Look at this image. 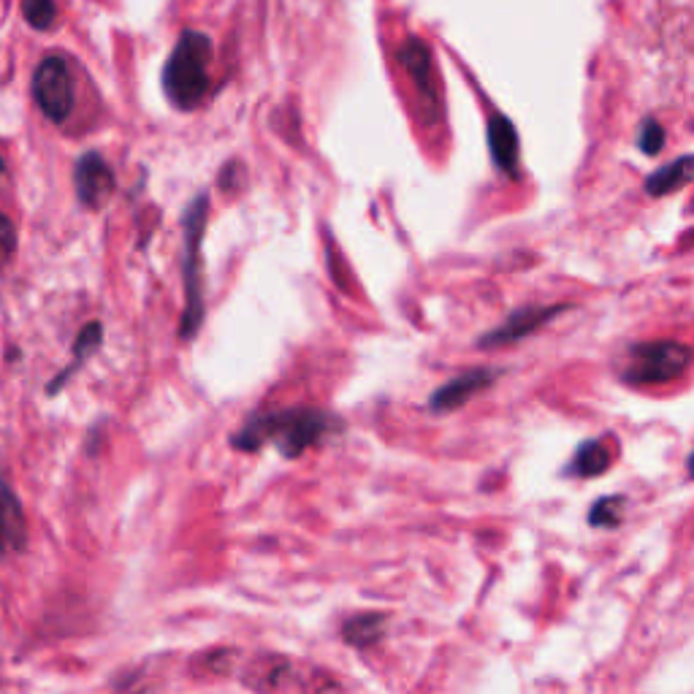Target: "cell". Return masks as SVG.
<instances>
[{
	"mask_svg": "<svg viewBox=\"0 0 694 694\" xmlns=\"http://www.w3.org/2000/svg\"><path fill=\"white\" fill-rule=\"evenodd\" d=\"M339 426L329 413L315 407H288V410H258L239 426L231 445L244 453L261 451L263 445H274L285 459H296L312 445H318L331 429Z\"/></svg>",
	"mask_w": 694,
	"mask_h": 694,
	"instance_id": "6da1fadb",
	"label": "cell"
},
{
	"mask_svg": "<svg viewBox=\"0 0 694 694\" xmlns=\"http://www.w3.org/2000/svg\"><path fill=\"white\" fill-rule=\"evenodd\" d=\"M209 60L212 41L204 33L185 30L163 66V90L179 112H190L204 101L209 90Z\"/></svg>",
	"mask_w": 694,
	"mask_h": 694,
	"instance_id": "7a4b0ae2",
	"label": "cell"
},
{
	"mask_svg": "<svg viewBox=\"0 0 694 694\" xmlns=\"http://www.w3.org/2000/svg\"><path fill=\"white\" fill-rule=\"evenodd\" d=\"M209 217V196L198 193L190 201L185 212V261H182V274H185V312L179 320V337L193 339L201 331L204 323V258H201V244H204V231H207Z\"/></svg>",
	"mask_w": 694,
	"mask_h": 694,
	"instance_id": "3957f363",
	"label": "cell"
},
{
	"mask_svg": "<svg viewBox=\"0 0 694 694\" xmlns=\"http://www.w3.org/2000/svg\"><path fill=\"white\" fill-rule=\"evenodd\" d=\"M689 364H692V353L684 342H673V339L640 342L629 347L621 377L632 385H662L684 377Z\"/></svg>",
	"mask_w": 694,
	"mask_h": 694,
	"instance_id": "277c9868",
	"label": "cell"
},
{
	"mask_svg": "<svg viewBox=\"0 0 694 694\" xmlns=\"http://www.w3.org/2000/svg\"><path fill=\"white\" fill-rule=\"evenodd\" d=\"M33 98H36L38 109L44 117L52 122H66L74 112V76L68 68L66 57L47 55L38 63L36 74H33Z\"/></svg>",
	"mask_w": 694,
	"mask_h": 694,
	"instance_id": "5b68a950",
	"label": "cell"
},
{
	"mask_svg": "<svg viewBox=\"0 0 694 694\" xmlns=\"http://www.w3.org/2000/svg\"><path fill=\"white\" fill-rule=\"evenodd\" d=\"M74 185L79 201L90 209H101L112 198L117 182H114L112 166L98 152H85L74 169Z\"/></svg>",
	"mask_w": 694,
	"mask_h": 694,
	"instance_id": "8992f818",
	"label": "cell"
},
{
	"mask_svg": "<svg viewBox=\"0 0 694 694\" xmlns=\"http://www.w3.org/2000/svg\"><path fill=\"white\" fill-rule=\"evenodd\" d=\"M570 304H551V307H524L516 310L510 318L499 326V329L488 331L478 339L480 347H507L513 342H521L529 334H535L537 329H543L548 320H554L556 315H562Z\"/></svg>",
	"mask_w": 694,
	"mask_h": 694,
	"instance_id": "52a82bcc",
	"label": "cell"
},
{
	"mask_svg": "<svg viewBox=\"0 0 694 694\" xmlns=\"http://www.w3.org/2000/svg\"><path fill=\"white\" fill-rule=\"evenodd\" d=\"M497 377V369H469V372H461V375H456L453 380H448V383L440 385L434 391L432 399H429V410L432 413L456 410L461 404H467L475 394L486 391L488 385L497 383Z\"/></svg>",
	"mask_w": 694,
	"mask_h": 694,
	"instance_id": "ba28073f",
	"label": "cell"
},
{
	"mask_svg": "<svg viewBox=\"0 0 694 694\" xmlns=\"http://www.w3.org/2000/svg\"><path fill=\"white\" fill-rule=\"evenodd\" d=\"M399 63L410 74L413 85L418 87L423 104L432 109L437 104V90H434V57L421 38H407L399 49Z\"/></svg>",
	"mask_w": 694,
	"mask_h": 694,
	"instance_id": "9c48e42d",
	"label": "cell"
},
{
	"mask_svg": "<svg viewBox=\"0 0 694 694\" xmlns=\"http://www.w3.org/2000/svg\"><path fill=\"white\" fill-rule=\"evenodd\" d=\"M488 152H491V160H494V166L502 174L518 177V152H521V144H518L516 125L507 120L505 114H494L488 120Z\"/></svg>",
	"mask_w": 694,
	"mask_h": 694,
	"instance_id": "30bf717a",
	"label": "cell"
},
{
	"mask_svg": "<svg viewBox=\"0 0 694 694\" xmlns=\"http://www.w3.org/2000/svg\"><path fill=\"white\" fill-rule=\"evenodd\" d=\"M25 540H28V526L22 516V505L9 483L0 480V556L19 551Z\"/></svg>",
	"mask_w": 694,
	"mask_h": 694,
	"instance_id": "8fae6325",
	"label": "cell"
},
{
	"mask_svg": "<svg viewBox=\"0 0 694 694\" xmlns=\"http://www.w3.org/2000/svg\"><path fill=\"white\" fill-rule=\"evenodd\" d=\"M613 464L610 448L605 440H589L583 442L581 448L575 451L573 461L567 464L564 475H575V478H597L605 469Z\"/></svg>",
	"mask_w": 694,
	"mask_h": 694,
	"instance_id": "7c38bea8",
	"label": "cell"
},
{
	"mask_svg": "<svg viewBox=\"0 0 694 694\" xmlns=\"http://www.w3.org/2000/svg\"><path fill=\"white\" fill-rule=\"evenodd\" d=\"M692 155H681L673 163H667L646 179V193L651 198H662L667 193H676L692 179Z\"/></svg>",
	"mask_w": 694,
	"mask_h": 694,
	"instance_id": "4fadbf2b",
	"label": "cell"
},
{
	"mask_svg": "<svg viewBox=\"0 0 694 694\" xmlns=\"http://www.w3.org/2000/svg\"><path fill=\"white\" fill-rule=\"evenodd\" d=\"M385 635V616L383 613H361L356 619H350L342 627V638L356 648L375 646L377 640Z\"/></svg>",
	"mask_w": 694,
	"mask_h": 694,
	"instance_id": "5bb4252c",
	"label": "cell"
},
{
	"mask_svg": "<svg viewBox=\"0 0 694 694\" xmlns=\"http://www.w3.org/2000/svg\"><path fill=\"white\" fill-rule=\"evenodd\" d=\"M101 339H104V329H101V323H95V320L93 323H87L85 329L79 331V337H76V345H74V361H71V366H68L63 375L57 377L55 383H49V394H57V388L66 383L68 377L74 375L76 369L85 364L87 358L93 356L95 350L101 347Z\"/></svg>",
	"mask_w": 694,
	"mask_h": 694,
	"instance_id": "9a60e30c",
	"label": "cell"
},
{
	"mask_svg": "<svg viewBox=\"0 0 694 694\" xmlns=\"http://www.w3.org/2000/svg\"><path fill=\"white\" fill-rule=\"evenodd\" d=\"M624 507H627V499L624 497H602L597 499L589 510V524L594 529H613V526L621 524L624 518Z\"/></svg>",
	"mask_w": 694,
	"mask_h": 694,
	"instance_id": "2e32d148",
	"label": "cell"
},
{
	"mask_svg": "<svg viewBox=\"0 0 694 694\" xmlns=\"http://www.w3.org/2000/svg\"><path fill=\"white\" fill-rule=\"evenodd\" d=\"M55 0H22V17L33 30H49L55 25Z\"/></svg>",
	"mask_w": 694,
	"mask_h": 694,
	"instance_id": "e0dca14e",
	"label": "cell"
},
{
	"mask_svg": "<svg viewBox=\"0 0 694 694\" xmlns=\"http://www.w3.org/2000/svg\"><path fill=\"white\" fill-rule=\"evenodd\" d=\"M638 147L643 155H657L665 147V128L657 120H646L640 125Z\"/></svg>",
	"mask_w": 694,
	"mask_h": 694,
	"instance_id": "ac0fdd59",
	"label": "cell"
},
{
	"mask_svg": "<svg viewBox=\"0 0 694 694\" xmlns=\"http://www.w3.org/2000/svg\"><path fill=\"white\" fill-rule=\"evenodd\" d=\"M0 250L3 255L14 253V228H11L9 217L0 215Z\"/></svg>",
	"mask_w": 694,
	"mask_h": 694,
	"instance_id": "d6986e66",
	"label": "cell"
}]
</instances>
